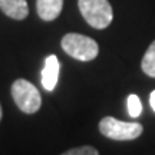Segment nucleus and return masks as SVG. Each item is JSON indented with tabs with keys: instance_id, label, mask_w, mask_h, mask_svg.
Wrapping results in <instances>:
<instances>
[{
	"instance_id": "nucleus-5",
	"label": "nucleus",
	"mask_w": 155,
	"mask_h": 155,
	"mask_svg": "<svg viewBox=\"0 0 155 155\" xmlns=\"http://www.w3.org/2000/svg\"><path fill=\"white\" fill-rule=\"evenodd\" d=\"M59 61L56 55H49L45 61V68L42 71V85L48 92H52L56 88L58 78H59Z\"/></svg>"
},
{
	"instance_id": "nucleus-3",
	"label": "nucleus",
	"mask_w": 155,
	"mask_h": 155,
	"mask_svg": "<svg viewBox=\"0 0 155 155\" xmlns=\"http://www.w3.org/2000/svg\"><path fill=\"white\" fill-rule=\"evenodd\" d=\"M101 134L114 141H132L142 134L144 127L139 122H124L114 116H105L99 122Z\"/></svg>"
},
{
	"instance_id": "nucleus-7",
	"label": "nucleus",
	"mask_w": 155,
	"mask_h": 155,
	"mask_svg": "<svg viewBox=\"0 0 155 155\" xmlns=\"http://www.w3.org/2000/svg\"><path fill=\"white\" fill-rule=\"evenodd\" d=\"M63 7V0H38L36 9L39 17L45 22H52L59 17Z\"/></svg>"
},
{
	"instance_id": "nucleus-10",
	"label": "nucleus",
	"mask_w": 155,
	"mask_h": 155,
	"mask_svg": "<svg viewBox=\"0 0 155 155\" xmlns=\"http://www.w3.org/2000/svg\"><path fill=\"white\" fill-rule=\"evenodd\" d=\"M62 155H99V152L94 147L85 145V147H79V148H72V150L63 152Z\"/></svg>"
},
{
	"instance_id": "nucleus-9",
	"label": "nucleus",
	"mask_w": 155,
	"mask_h": 155,
	"mask_svg": "<svg viewBox=\"0 0 155 155\" xmlns=\"http://www.w3.org/2000/svg\"><path fill=\"white\" fill-rule=\"evenodd\" d=\"M128 105V114L131 118H138L142 112V104H141V99H139L137 95H129L127 101Z\"/></svg>"
},
{
	"instance_id": "nucleus-8",
	"label": "nucleus",
	"mask_w": 155,
	"mask_h": 155,
	"mask_svg": "<svg viewBox=\"0 0 155 155\" xmlns=\"http://www.w3.org/2000/svg\"><path fill=\"white\" fill-rule=\"evenodd\" d=\"M141 68L145 75H148L150 78H155V40L148 46V49L145 52L141 62Z\"/></svg>"
},
{
	"instance_id": "nucleus-4",
	"label": "nucleus",
	"mask_w": 155,
	"mask_h": 155,
	"mask_svg": "<svg viewBox=\"0 0 155 155\" xmlns=\"http://www.w3.org/2000/svg\"><path fill=\"white\" fill-rule=\"evenodd\" d=\"M12 96L17 108L25 114H35L42 106V96L38 88L26 79H17L12 85Z\"/></svg>"
},
{
	"instance_id": "nucleus-6",
	"label": "nucleus",
	"mask_w": 155,
	"mask_h": 155,
	"mask_svg": "<svg viewBox=\"0 0 155 155\" xmlns=\"http://www.w3.org/2000/svg\"><path fill=\"white\" fill-rule=\"evenodd\" d=\"M0 9L6 16L15 20H23L29 15V6L26 0H0Z\"/></svg>"
},
{
	"instance_id": "nucleus-11",
	"label": "nucleus",
	"mask_w": 155,
	"mask_h": 155,
	"mask_svg": "<svg viewBox=\"0 0 155 155\" xmlns=\"http://www.w3.org/2000/svg\"><path fill=\"white\" fill-rule=\"evenodd\" d=\"M150 104H151V108H152V111L155 112V91H152V92H151Z\"/></svg>"
},
{
	"instance_id": "nucleus-2",
	"label": "nucleus",
	"mask_w": 155,
	"mask_h": 155,
	"mask_svg": "<svg viewBox=\"0 0 155 155\" xmlns=\"http://www.w3.org/2000/svg\"><path fill=\"white\" fill-rule=\"evenodd\" d=\"M79 10L88 25L95 29H105L114 19L112 6L108 0H78Z\"/></svg>"
},
{
	"instance_id": "nucleus-12",
	"label": "nucleus",
	"mask_w": 155,
	"mask_h": 155,
	"mask_svg": "<svg viewBox=\"0 0 155 155\" xmlns=\"http://www.w3.org/2000/svg\"><path fill=\"white\" fill-rule=\"evenodd\" d=\"M2 115H3V112H2V105H0V121H2Z\"/></svg>"
},
{
	"instance_id": "nucleus-1",
	"label": "nucleus",
	"mask_w": 155,
	"mask_h": 155,
	"mask_svg": "<svg viewBox=\"0 0 155 155\" xmlns=\"http://www.w3.org/2000/svg\"><path fill=\"white\" fill-rule=\"evenodd\" d=\"M62 49L68 55L81 62L94 61L99 53V46L92 38L79 33H68L62 38Z\"/></svg>"
}]
</instances>
